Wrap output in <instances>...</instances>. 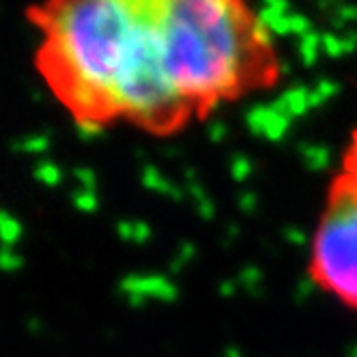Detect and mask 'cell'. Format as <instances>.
Segmentation results:
<instances>
[{
	"label": "cell",
	"instance_id": "cell-4",
	"mask_svg": "<svg viewBox=\"0 0 357 357\" xmlns=\"http://www.w3.org/2000/svg\"><path fill=\"white\" fill-rule=\"evenodd\" d=\"M342 172L351 174L353 178H357V127H353V132L349 136L347 149H344V155H342Z\"/></svg>",
	"mask_w": 357,
	"mask_h": 357
},
{
	"label": "cell",
	"instance_id": "cell-1",
	"mask_svg": "<svg viewBox=\"0 0 357 357\" xmlns=\"http://www.w3.org/2000/svg\"><path fill=\"white\" fill-rule=\"evenodd\" d=\"M146 17L164 73L194 123L273 89L282 59L250 0H130Z\"/></svg>",
	"mask_w": 357,
	"mask_h": 357
},
{
	"label": "cell",
	"instance_id": "cell-2",
	"mask_svg": "<svg viewBox=\"0 0 357 357\" xmlns=\"http://www.w3.org/2000/svg\"><path fill=\"white\" fill-rule=\"evenodd\" d=\"M45 75L80 125L114 123L142 63L140 20L125 0H52L41 13Z\"/></svg>",
	"mask_w": 357,
	"mask_h": 357
},
{
	"label": "cell",
	"instance_id": "cell-3",
	"mask_svg": "<svg viewBox=\"0 0 357 357\" xmlns=\"http://www.w3.org/2000/svg\"><path fill=\"white\" fill-rule=\"evenodd\" d=\"M308 275L357 312V178L338 170L327 188L310 245Z\"/></svg>",
	"mask_w": 357,
	"mask_h": 357
}]
</instances>
